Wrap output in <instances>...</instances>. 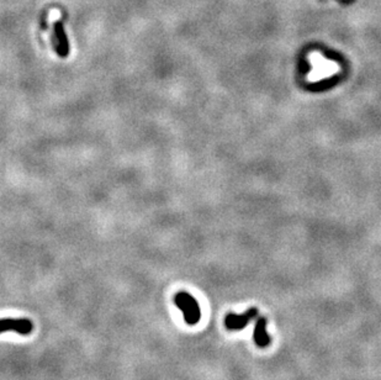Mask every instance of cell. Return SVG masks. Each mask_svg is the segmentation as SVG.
I'll use <instances>...</instances> for the list:
<instances>
[{"label":"cell","instance_id":"cell-1","mask_svg":"<svg viewBox=\"0 0 381 380\" xmlns=\"http://www.w3.org/2000/svg\"><path fill=\"white\" fill-rule=\"evenodd\" d=\"M174 303L178 306V309L183 312L184 320L187 325H195V323L199 322L201 316L200 306H199L195 298H193V295L185 292L178 293L174 296Z\"/></svg>","mask_w":381,"mask_h":380},{"label":"cell","instance_id":"cell-2","mask_svg":"<svg viewBox=\"0 0 381 380\" xmlns=\"http://www.w3.org/2000/svg\"><path fill=\"white\" fill-rule=\"evenodd\" d=\"M34 331V323L29 319H0V333L16 332L28 336Z\"/></svg>","mask_w":381,"mask_h":380},{"label":"cell","instance_id":"cell-3","mask_svg":"<svg viewBox=\"0 0 381 380\" xmlns=\"http://www.w3.org/2000/svg\"><path fill=\"white\" fill-rule=\"evenodd\" d=\"M258 316V310L257 309H249L248 311L243 312V314H229L225 319V325L231 331H240L243 330L252 320H254Z\"/></svg>","mask_w":381,"mask_h":380},{"label":"cell","instance_id":"cell-4","mask_svg":"<svg viewBox=\"0 0 381 380\" xmlns=\"http://www.w3.org/2000/svg\"><path fill=\"white\" fill-rule=\"evenodd\" d=\"M52 42H53V47H55L56 53H57L61 58L68 57L69 50H71V48H69V41L61 23L55 24Z\"/></svg>","mask_w":381,"mask_h":380},{"label":"cell","instance_id":"cell-5","mask_svg":"<svg viewBox=\"0 0 381 380\" xmlns=\"http://www.w3.org/2000/svg\"><path fill=\"white\" fill-rule=\"evenodd\" d=\"M253 338L257 346L267 347L270 343V336L267 332V319L265 317H258L254 325Z\"/></svg>","mask_w":381,"mask_h":380}]
</instances>
